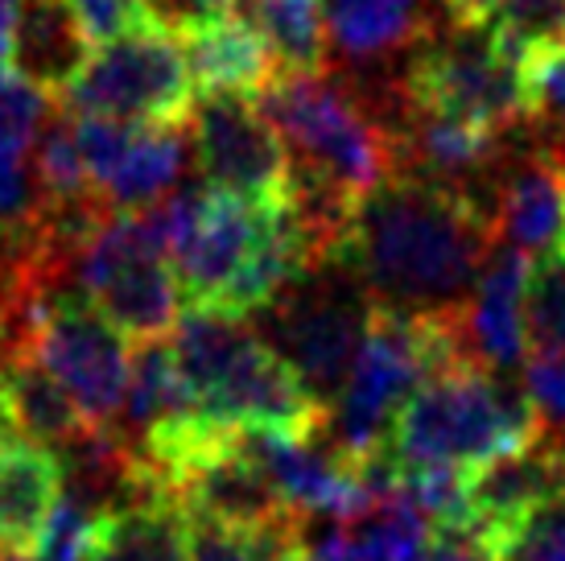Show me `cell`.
<instances>
[{"mask_svg": "<svg viewBox=\"0 0 565 561\" xmlns=\"http://www.w3.org/2000/svg\"><path fill=\"white\" fill-rule=\"evenodd\" d=\"M483 33L503 59L520 66L524 59L565 42V0H500Z\"/></svg>", "mask_w": 565, "mask_h": 561, "instance_id": "cell-24", "label": "cell"}, {"mask_svg": "<svg viewBox=\"0 0 565 561\" xmlns=\"http://www.w3.org/2000/svg\"><path fill=\"white\" fill-rule=\"evenodd\" d=\"M92 59V42L66 0H21L13 38V71L38 92L58 95L79 78Z\"/></svg>", "mask_w": 565, "mask_h": 561, "instance_id": "cell-19", "label": "cell"}, {"mask_svg": "<svg viewBox=\"0 0 565 561\" xmlns=\"http://www.w3.org/2000/svg\"><path fill=\"white\" fill-rule=\"evenodd\" d=\"M487 207L503 248L553 252L565 235V173L545 149H533L495 173Z\"/></svg>", "mask_w": 565, "mask_h": 561, "instance_id": "cell-15", "label": "cell"}, {"mask_svg": "<svg viewBox=\"0 0 565 561\" xmlns=\"http://www.w3.org/2000/svg\"><path fill=\"white\" fill-rule=\"evenodd\" d=\"M557 248H562V252H565V235H562V240H557Z\"/></svg>", "mask_w": 565, "mask_h": 561, "instance_id": "cell-37", "label": "cell"}, {"mask_svg": "<svg viewBox=\"0 0 565 561\" xmlns=\"http://www.w3.org/2000/svg\"><path fill=\"white\" fill-rule=\"evenodd\" d=\"M50 116V95L13 66H0V173H21Z\"/></svg>", "mask_w": 565, "mask_h": 561, "instance_id": "cell-25", "label": "cell"}, {"mask_svg": "<svg viewBox=\"0 0 565 561\" xmlns=\"http://www.w3.org/2000/svg\"><path fill=\"white\" fill-rule=\"evenodd\" d=\"M306 558V525L285 516L260 529H215L194 525V558L190 561H301Z\"/></svg>", "mask_w": 565, "mask_h": 561, "instance_id": "cell-23", "label": "cell"}, {"mask_svg": "<svg viewBox=\"0 0 565 561\" xmlns=\"http://www.w3.org/2000/svg\"><path fill=\"white\" fill-rule=\"evenodd\" d=\"M170 347L194 413L220 430L318 437L330 421V409L244 318L186 306Z\"/></svg>", "mask_w": 565, "mask_h": 561, "instance_id": "cell-3", "label": "cell"}, {"mask_svg": "<svg viewBox=\"0 0 565 561\" xmlns=\"http://www.w3.org/2000/svg\"><path fill=\"white\" fill-rule=\"evenodd\" d=\"M541 437L545 425L524 392L479 363H462L425 380L408 396L380 458H388L393 470L450 467L475 475Z\"/></svg>", "mask_w": 565, "mask_h": 561, "instance_id": "cell-4", "label": "cell"}, {"mask_svg": "<svg viewBox=\"0 0 565 561\" xmlns=\"http://www.w3.org/2000/svg\"><path fill=\"white\" fill-rule=\"evenodd\" d=\"M194 520L166 491L108 508L92 520L83 561H190Z\"/></svg>", "mask_w": 565, "mask_h": 561, "instance_id": "cell-17", "label": "cell"}, {"mask_svg": "<svg viewBox=\"0 0 565 561\" xmlns=\"http://www.w3.org/2000/svg\"><path fill=\"white\" fill-rule=\"evenodd\" d=\"M153 219L178 289L194 310L248 322L289 285L318 273V252L294 203L265 207L215 187H194L153 207Z\"/></svg>", "mask_w": 565, "mask_h": 561, "instance_id": "cell-2", "label": "cell"}, {"mask_svg": "<svg viewBox=\"0 0 565 561\" xmlns=\"http://www.w3.org/2000/svg\"><path fill=\"white\" fill-rule=\"evenodd\" d=\"M422 561H500L475 529H441L425 549Z\"/></svg>", "mask_w": 565, "mask_h": 561, "instance_id": "cell-32", "label": "cell"}, {"mask_svg": "<svg viewBox=\"0 0 565 561\" xmlns=\"http://www.w3.org/2000/svg\"><path fill=\"white\" fill-rule=\"evenodd\" d=\"M500 561H565V491L495 549Z\"/></svg>", "mask_w": 565, "mask_h": 561, "instance_id": "cell-28", "label": "cell"}, {"mask_svg": "<svg viewBox=\"0 0 565 561\" xmlns=\"http://www.w3.org/2000/svg\"><path fill=\"white\" fill-rule=\"evenodd\" d=\"M141 9L149 21H158L166 30L182 33L190 25H199L206 17H220L232 9V0H141Z\"/></svg>", "mask_w": 565, "mask_h": 561, "instance_id": "cell-31", "label": "cell"}, {"mask_svg": "<svg viewBox=\"0 0 565 561\" xmlns=\"http://www.w3.org/2000/svg\"><path fill=\"white\" fill-rule=\"evenodd\" d=\"M66 289L83 297L120 339L161 343L182 314V289L166 256L153 207L99 215L66 261Z\"/></svg>", "mask_w": 565, "mask_h": 561, "instance_id": "cell-6", "label": "cell"}, {"mask_svg": "<svg viewBox=\"0 0 565 561\" xmlns=\"http://www.w3.org/2000/svg\"><path fill=\"white\" fill-rule=\"evenodd\" d=\"M9 359H13V351L0 343V434H13V425H9V409H4V372H9Z\"/></svg>", "mask_w": 565, "mask_h": 561, "instance_id": "cell-36", "label": "cell"}, {"mask_svg": "<svg viewBox=\"0 0 565 561\" xmlns=\"http://www.w3.org/2000/svg\"><path fill=\"white\" fill-rule=\"evenodd\" d=\"M244 21L260 33L277 75H322L327 66V30L322 0H232Z\"/></svg>", "mask_w": 565, "mask_h": 561, "instance_id": "cell-21", "label": "cell"}, {"mask_svg": "<svg viewBox=\"0 0 565 561\" xmlns=\"http://www.w3.org/2000/svg\"><path fill=\"white\" fill-rule=\"evenodd\" d=\"M495 248L491 207L479 194L396 173L363 199L334 268L384 310L462 314Z\"/></svg>", "mask_w": 565, "mask_h": 561, "instance_id": "cell-1", "label": "cell"}, {"mask_svg": "<svg viewBox=\"0 0 565 561\" xmlns=\"http://www.w3.org/2000/svg\"><path fill=\"white\" fill-rule=\"evenodd\" d=\"M396 99L408 112H429L495 137L524 125L520 66L503 59L483 30L455 25V33L417 46L396 83Z\"/></svg>", "mask_w": 565, "mask_h": 561, "instance_id": "cell-8", "label": "cell"}, {"mask_svg": "<svg viewBox=\"0 0 565 561\" xmlns=\"http://www.w3.org/2000/svg\"><path fill=\"white\" fill-rule=\"evenodd\" d=\"M529 273H533V256L500 244L462 306V343L483 372H512L529 351V330H524Z\"/></svg>", "mask_w": 565, "mask_h": 561, "instance_id": "cell-14", "label": "cell"}, {"mask_svg": "<svg viewBox=\"0 0 565 561\" xmlns=\"http://www.w3.org/2000/svg\"><path fill=\"white\" fill-rule=\"evenodd\" d=\"M4 409H9V425H13L17 437H30V442L50 446V451L58 454L79 446L83 437H92V430H87L83 413L75 409V401L30 356L9 359V372H4Z\"/></svg>", "mask_w": 565, "mask_h": 561, "instance_id": "cell-20", "label": "cell"}, {"mask_svg": "<svg viewBox=\"0 0 565 561\" xmlns=\"http://www.w3.org/2000/svg\"><path fill=\"white\" fill-rule=\"evenodd\" d=\"M83 173L99 211L137 215L170 199L173 182L182 178V133L178 128H141L116 125L99 116H75Z\"/></svg>", "mask_w": 565, "mask_h": 561, "instance_id": "cell-12", "label": "cell"}, {"mask_svg": "<svg viewBox=\"0 0 565 561\" xmlns=\"http://www.w3.org/2000/svg\"><path fill=\"white\" fill-rule=\"evenodd\" d=\"M190 145L206 187L248 203L281 207L294 190V166L281 137L248 95H203L190 116Z\"/></svg>", "mask_w": 565, "mask_h": 561, "instance_id": "cell-11", "label": "cell"}, {"mask_svg": "<svg viewBox=\"0 0 565 561\" xmlns=\"http://www.w3.org/2000/svg\"><path fill=\"white\" fill-rule=\"evenodd\" d=\"M434 532L438 529L425 520L422 508H413L396 487L363 520L347 525L360 561H422Z\"/></svg>", "mask_w": 565, "mask_h": 561, "instance_id": "cell-22", "label": "cell"}, {"mask_svg": "<svg viewBox=\"0 0 565 561\" xmlns=\"http://www.w3.org/2000/svg\"><path fill=\"white\" fill-rule=\"evenodd\" d=\"M520 92H524V120L550 137L565 133V42L541 50L520 63Z\"/></svg>", "mask_w": 565, "mask_h": 561, "instance_id": "cell-27", "label": "cell"}, {"mask_svg": "<svg viewBox=\"0 0 565 561\" xmlns=\"http://www.w3.org/2000/svg\"><path fill=\"white\" fill-rule=\"evenodd\" d=\"M66 4L75 9V17H79V25L92 46H104L111 38L128 33L132 25L149 21L141 9V0H66Z\"/></svg>", "mask_w": 565, "mask_h": 561, "instance_id": "cell-30", "label": "cell"}, {"mask_svg": "<svg viewBox=\"0 0 565 561\" xmlns=\"http://www.w3.org/2000/svg\"><path fill=\"white\" fill-rule=\"evenodd\" d=\"M462 363H475L462 343V314H396L372 306L355 368L330 405V442L351 463H376L408 396Z\"/></svg>", "mask_w": 565, "mask_h": 561, "instance_id": "cell-5", "label": "cell"}, {"mask_svg": "<svg viewBox=\"0 0 565 561\" xmlns=\"http://www.w3.org/2000/svg\"><path fill=\"white\" fill-rule=\"evenodd\" d=\"M17 17H21V0H0V66L13 63Z\"/></svg>", "mask_w": 565, "mask_h": 561, "instance_id": "cell-35", "label": "cell"}, {"mask_svg": "<svg viewBox=\"0 0 565 561\" xmlns=\"http://www.w3.org/2000/svg\"><path fill=\"white\" fill-rule=\"evenodd\" d=\"M301 561H360V558H355V546H351L347 529L339 525V529H327L322 537L306 541V558Z\"/></svg>", "mask_w": 565, "mask_h": 561, "instance_id": "cell-33", "label": "cell"}, {"mask_svg": "<svg viewBox=\"0 0 565 561\" xmlns=\"http://www.w3.org/2000/svg\"><path fill=\"white\" fill-rule=\"evenodd\" d=\"M17 356H30L58 380V389L75 401L92 434L116 430L132 384V356L125 339L83 297L54 289L33 314Z\"/></svg>", "mask_w": 565, "mask_h": 561, "instance_id": "cell-10", "label": "cell"}, {"mask_svg": "<svg viewBox=\"0 0 565 561\" xmlns=\"http://www.w3.org/2000/svg\"><path fill=\"white\" fill-rule=\"evenodd\" d=\"M194 78L182 38L158 21H141L128 33L92 50L79 78L63 92L75 116H99L116 125L178 128L194 116Z\"/></svg>", "mask_w": 565, "mask_h": 561, "instance_id": "cell-7", "label": "cell"}, {"mask_svg": "<svg viewBox=\"0 0 565 561\" xmlns=\"http://www.w3.org/2000/svg\"><path fill=\"white\" fill-rule=\"evenodd\" d=\"M63 491V454L0 434V561H30L38 553Z\"/></svg>", "mask_w": 565, "mask_h": 561, "instance_id": "cell-13", "label": "cell"}, {"mask_svg": "<svg viewBox=\"0 0 565 561\" xmlns=\"http://www.w3.org/2000/svg\"><path fill=\"white\" fill-rule=\"evenodd\" d=\"M524 330L533 351H565V252L553 248L533 261L524 289Z\"/></svg>", "mask_w": 565, "mask_h": 561, "instance_id": "cell-26", "label": "cell"}, {"mask_svg": "<svg viewBox=\"0 0 565 561\" xmlns=\"http://www.w3.org/2000/svg\"><path fill=\"white\" fill-rule=\"evenodd\" d=\"M322 30L343 63L372 66L434 38L429 0H322Z\"/></svg>", "mask_w": 565, "mask_h": 561, "instance_id": "cell-18", "label": "cell"}, {"mask_svg": "<svg viewBox=\"0 0 565 561\" xmlns=\"http://www.w3.org/2000/svg\"><path fill=\"white\" fill-rule=\"evenodd\" d=\"M372 318V297L343 268H318L265 310V343L298 372L322 405H334L355 368Z\"/></svg>", "mask_w": 565, "mask_h": 561, "instance_id": "cell-9", "label": "cell"}, {"mask_svg": "<svg viewBox=\"0 0 565 561\" xmlns=\"http://www.w3.org/2000/svg\"><path fill=\"white\" fill-rule=\"evenodd\" d=\"M524 396L545 430L565 434V351H536L524 368Z\"/></svg>", "mask_w": 565, "mask_h": 561, "instance_id": "cell-29", "label": "cell"}, {"mask_svg": "<svg viewBox=\"0 0 565 561\" xmlns=\"http://www.w3.org/2000/svg\"><path fill=\"white\" fill-rule=\"evenodd\" d=\"M186 50V66L199 95H256L277 78V63L260 33L248 21L227 9L220 17H206L199 25L178 33Z\"/></svg>", "mask_w": 565, "mask_h": 561, "instance_id": "cell-16", "label": "cell"}, {"mask_svg": "<svg viewBox=\"0 0 565 561\" xmlns=\"http://www.w3.org/2000/svg\"><path fill=\"white\" fill-rule=\"evenodd\" d=\"M495 4L500 0H441V9L450 13L458 30H483L491 13H495Z\"/></svg>", "mask_w": 565, "mask_h": 561, "instance_id": "cell-34", "label": "cell"}]
</instances>
